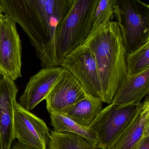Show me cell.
Masks as SVG:
<instances>
[{
    "label": "cell",
    "mask_w": 149,
    "mask_h": 149,
    "mask_svg": "<svg viewBox=\"0 0 149 149\" xmlns=\"http://www.w3.org/2000/svg\"><path fill=\"white\" fill-rule=\"evenodd\" d=\"M73 0H0L3 14L20 25L43 68L56 67L55 32Z\"/></svg>",
    "instance_id": "1"
},
{
    "label": "cell",
    "mask_w": 149,
    "mask_h": 149,
    "mask_svg": "<svg viewBox=\"0 0 149 149\" xmlns=\"http://www.w3.org/2000/svg\"><path fill=\"white\" fill-rule=\"evenodd\" d=\"M83 44L91 50L95 58L102 102L110 104L128 76L127 53L119 24L114 21L103 24L93 29Z\"/></svg>",
    "instance_id": "2"
},
{
    "label": "cell",
    "mask_w": 149,
    "mask_h": 149,
    "mask_svg": "<svg viewBox=\"0 0 149 149\" xmlns=\"http://www.w3.org/2000/svg\"><path fill=\"white\" fill-rule=\"evenodd\" d=\"M100 0H73L64 17L57 24L55 49L57 66L67 54L82 45L93 29L94 13Z\"/></svg>",
    "instance_id": "3"
},
{
    "label": "cell",
    "mask_w": 149,
    "mask_h": 149,
    "mask_svg": "<svg viewBox=\"0 0 149 149\" xmlns=\"http://www.w3.org/2000/svg\"><path fill=\"white\" fill-rule=\"evenodd\" d=\"M115 15L127 54L149 42V6L141 0H115Z\"/></svg>",
    "instance_id": "4"
},
{
    "label": "cell",
    "mask_w": 149,
    "mask_h": 149,
    "mask_svg": "<svg viewBox=\"0 0 149 149\" xmlns=\"http://www.w3.org/2000/svg\"><path fill=\"white\" fill-rule=\"evenodd\" d=\"M141 103L124 106L111 103L102 109L89 127L96 134L98 149L110 148Z\"/></svg>",
    "instance_id": "5"
},
{
    "label": "cell",
    "mask_w": 149,
    "mask_h": 149,
    "mask_svg": "<svg viewBox=\"0 0 149 149\" xmlns=\"http://www.w3.org/2000/svg\"><path fill=\"white\" fill-rule=\"evenodd\" d=\"M60 66L73 74L88 95L102 101L99 71L93 54L87 46L82 44L70 52L63 58Z\"/></svg>",
    "instance_id": "6"
},
{
    "label": "cell",
    "mask_w": 149,
    "mask_h": 149,
    "mask_svg": "<svg viewBox=\"0 0 149 149\" xmlns=\"http://www.w3.org/2000/svg\"><path fill=\"white\" fill-rule=\"evenodd\" d=\"M22 45L16 23L0 15V75L14 81L22 76Z\"/></svg>",
    "instance_id": "7"
},
{
    "label": "cell",
    "mask_w": 149,
    "mask_h": 149,
    "mask_svg": "<svg viewBox=\"0 0 149 149\" xmlns=\"http://www.w3.org/2000/svg\"><path fill=\"white\" fill-rule=\"evenodd\" d=\"M13 137L29 148L47 149L50 133L43 120L17 102L14 110Z\"/></svg>",
    "instance_id": "8"
},
{
    "label": "cell",
    "mask_w": 149,
    "mask_h": 149,
    "mask_svg": "<svg viewBox=\"0 0 149 149\" xmlns=\"http://www.w3.org/2000/svg\"><path fill=\"white\" fill-rule=\"evenodd\" d=\"M78 80L67 70L61 74L45 99L49 113L66 114L68 110L87 95Z\"/></svg>",
    "instance_id": "9"
},
{
    "label": "cell",
    "mask_w": 149,
    "mask_h": 149,
    "mask_svg": "<svg viewBox=\"0 0 149 149\" xmlns=\"http://www.w3.org/2000/svg\"><path fill=\"white\" fill-rule=\"evenodd\" d=\"M18 89L15 81L0 75V144L1 149H10L13 137L14 110Z\"/></svg>",
    "instance_id": "10"
},
{
    "label": "cell",
    "mask_w": 149,
    "mask_h": 149,
    "mask_svg": "<svg viewBox=\"0 0 149 149\" xmlns=\"http://www.w3.org/2000/svg\"><path fill=\"white\" fill-rule=\"evenodd\" d=\"M60 66L43 68L31 77L22 94L19 104L31 111L46 99L63 71Z\"/></svg>",
    "instance_id": "11"
},
{
    "label": "cell",
    "mask_w": 149,
    "mask_h": 149,
    "mask_svg": "<svg viewBox=\"0 0 149 149\" xmlns=\"http://www.w3.org/2000/svg\"><path fill=\"white\" fill-rule=\"evenodd\" d=\"M149 136L148 95L109 149H137Z\"/></svg>",
    "instance_id": "12"
},
{
    "label": "cell",
    "mask_w": 149,
    "mask_h": 149,
    "mask_svg": "<svg viewBox=\"0 0 149 149\" xmlns=\"http://www.w3.org/2000/svg\"><path fill=\"white\" fill-rule=\"evenodd\" d=\"M149 69L139 74L128 76L116 91L112 103L120 106L141 104L148 95Z\"/></svg>",
    "instance_id": "13"
},
{
    "label": "cell",
    "mask_w": 149,
    "mask_h": 149,
    "mask_svg": "<svg viewBox=\"0 0 149 149\" xmlns=\"http://www.w3.org/2000/svg\"><path fill=\"white\" fill-rule=\"evenodd\" d=\"M101 99L87 95L74 104L65 115L79 125L89 127L102 110Z\"/></svg>",
    "instance_id": "14"
},
{
    "label": "cell",
    "mask_w": 149,
    "mask_h": 149,
    "mask_svg": "<svg viewBox=\"0 0 149 149\" xmlns=\"http://www.w3.org/2000/svg\"><path fill=\"white\" fill-rule=\"evenodd\" d=\"M53 130L58 132L72 133L80 136L93 145H97V136L90 127H86L75 122L66 116L58 113H49Z\"/></svg>",
    "instance_id": "15"
},
{
    "label": "cell",
    "mask_w": 149,
    "mask_h": 149,
    "mask_svg": "<svg viewBox=\"0 0 149 149\" xmlns=\"http://www.w3.org/2000/svg\"><path fill=\"white\" fill-rule=\"evenodd\" d=\"M49 149H99L80 136L52 130L50 133Z\"/></svg>",
    "instance_id": "16"
},
{
    "label": "cell",
    "mask_w": 149,
    "mask_h": 149,
    "mask_svg": "<svg viewBox=\"0 0 149 149\" xmlns=\"http://www.w3.org/2000/svg\"><path fill=\"white\" fill-rule=\"evenodd\" d=\"M128 76L139 74L149 69V42L126 57Z\"/></svg>",
    "instance_id": "17"
},
{
    "label": "cell",
    "mask_w": 149,
    "mask_h": 149,
    "mask_svg": "<svg viewBox=\"0 0 149 149\" xmlns=\"http://www.w3.org/2000/svg\"><path fill=\"white\" fill-rule=\"evenodd\" d=\"M114 14L115 0H100L94 16L93 29L113 21Z\"/></svg>",
    "instance_id": "18"
},
{
    "label": "cell",
    "mask_w": 149,
    "mask_h": 149,
    "mask_svg": "<svg viewBox=\"0 0 149 149\" xmlns=\"http://www.w3.org/2000/svg\"><path fill=\"white\" fill-rule=\"evenodd\" d=\"M137 149H149V136L144 138Z\"/></svg>",
    "instance_id": "19"
},
{
    "label": "cell",
    "mask_w": 149,
    "mask_h": 149,
    "mask_svg": "<svg viewBox=\"0 0 149 149\" xmlns=\"http://www.w3.org/2000/svg\"><path fill=\"white\" fill-rule=\"evenodd\" d=\"M10 149H31L22 145L18 142L12 144Z\"/></svg>",
    "instance_id": "20"
},
{
    "label": "cell",
    "mask_w": 149,
    "mask_h": 149,
    "mask_svg": "<svg viewBox=\"0 0 149 149\" xmlns=\"http://www.w3.org/2000/svg\"><path fill=\"white\" fill-rule=\"evenodd\" d=\"M3 10L1 4L0 2V15L1 14H3Z\"/></svg>",
    "instance_id": "21"
},
{
    "label": "cell",
    "mask_w": 149,
    "mask_h": 149,
    "mask_svg": "<svg viewBox=\"0 0 149 149\" xmlns=\"http://www.w3.org/2000/svg\"><path fill=\"white\" fill-rule=\"evenodd\" d=\"M0 149H1V144H0Z\"/></svg>",
    "instance_id": "22"
}]
</instances>
